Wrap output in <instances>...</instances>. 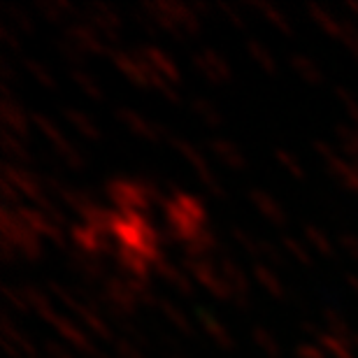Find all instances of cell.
I'll return each mask as SVG.
<instances>
[{
	"mask_svg": "<svg viewBox=\"0 0 358 358\" xmlns=\"http://www.w3.org/2000/svg\"><path fill=\"white\" fill-rule=\"evenodd\" d=\"M163 214H166V226L170 231V238L179 245L191 242L196 235L205 231L207 212L198 198L189 196V193L175 191L173 196L163 200Z\"/></svg>",
	"mask_w": 358,
	"mask_h": 358,
	"instance_id": "cell-1",
	"label": "cell"
},
{
	"mask_svg": "<svg viewBox=\"0 0 358 358\" xmlns=\"http://www.w3.org/2000/svg\"><path fill=\"white\" fill-rule=\"evenodd\" d=\"M142 10L154 26L173 35L175 40L198 38L200 28H203L198 7L182 3V0H154V3L142 5Z\"/></svg>",
	"mask_w": 358,
	"mask_h": 358,
	"instance_id": "cell-2",
	"label": "cell"
},
{
	"mask_svg": "<svg viewBox=\"0 0 358 358\" xmlns=\"http://www.w3.org/2000/svg\"><path fill=\"white\" fill-rule=\"evenodd\" d=\"M112 238L117 242V247L138 252L152 263H156V259L161 256V238H159V233H156V228L149 224V219L145 214L114 212Z\"/></svg>",
	"mask_w": 358,
	"mask_h": 358,
	"instance_id": "cell-3",
	"label": "cell"
},
{
	"mask_svg": "<svg viewBox=\"0 0 358 358\" xmlns=\"http://www.w3.org/2000/svg\"><path fill=\"white\" fill-rule=\"evenodd\" d=\"M105 193L114 205V212L119 214H145L149 207L156 203L163 205L161 193L156 184L147 182V179H126L117 177L105 184Z\"/></svg>",
	"mask_w": 358,
	"mask_h": 358,
	"instance_id": "cell-4",
	"label": "cell"
},
{
	"mask_svg": "<svg viewBox=\"0 0 358 358\" xmlns=\"http://www.w3.org/2000/svg\"><path fill=\"white\" fill-rule=\"evenodd\" d=\"M100 298L105 303L107 319H112L114 324H126L128 319H133L138 310L142 307L138 293H135L124 277L110 275L105 279V284L100 286Z\"/></svg>",
	"mask_w": 358,
	"mask_h": 358,
	"instance_id": "cell-5",
	"label": "cell"
},
{
	"mask_svg": "<svg viewBox=\"0 0 358 358\" xmlns=\"http://www.w3.org/2000/svg\"><path fill=\"white\" fill-rule=\"evenodd\" d=\"M47 289H49V296L59 300V303L66 307V310L73 314V317H77L84 326L89 328V333H93L96 338L105 340V342H117V335H114L112 326L107 324L105 314L91 310L87 303H82V300L77 298L73 291H68L66 286H61V284H56V282H49Z\"/></svg>",
	"mask_w": 358,
	"mask_h": 358,
	"instance_id": "cell-6",
	"label": "cell"
},
{
	"mask_svg": "<svg viewBox=\"0 0 358 358\" xmlns=\"http://www.w3.org/2000/svg\"><path fill=\"white\" fill-rule=\"evenodd\" d=\"M182 268L189 272L191 279L198 286L210 293L212 298L224 300V303H231V289H228L224 275H221L219 261L214 259H193V256H182Z\"/></svg>",
	"mask_w": 358,
	"mask_h": 358,
	"instance_id": "cell-7",
	"label": "cell"
},
{
	"mask_svg": "<svg viewBox=\"0 0 358 358\" xmlns=\"http://www.w3.org/2000/svg\"><path fill=\"white\" fill-rule=\"evenodd\" d=\"M170 147H173L175 152L182 156L186 163H189L191 170L200 179V184H203V189L210 191L214 198H226V189L221 186L219 177L212 173V168H210V163H207L205 154L200 152L196 145H191V142L184 140V138H173V140H170Z\"/></svg>",
	"mask_w": 358,
	"mask_h": 358,
	"instance_id": "cell-8",
	"label": "cell"
},
{
	"mask_svg": "<svg viewBox=\"0 0 358 358\" xmlns=\"http://www.w3.org/2000/svg\"><path fill=\"white\" fill-rule=\"evenodd\" d=\"M312 147L317 149V154L321 156V161H324V166L328 168V173L338 179L349 193H354V196L358 198V168L354 166V163L349 161L338 147L328 145V142H324V140H317Z\"/></svg>",
	"mask_w": 358,
	"mask_h": 358,
	"instance_id": "cell-9",
	"label": "cell"
},
{
	"mask_svg": "<svg viewBox=\"0 0 358 358\" xmlns=\"http://www.w3.org/2000/svg\"><path fill=\"white\" fill-rule=\"evenodd\" d=\"M45 321L54 328L56 333L61 335L63 340L68 342L70 347L77 349V352H82V354H87V356H93V358H103L105 356L96 347V342H93V335H89L87 331H82V328L75 324V319H70V317H66V314H61V312L54 310L52 314H47Z\"/></svg>",
	"mask_w": 358,
	"mask_h": 358,
	"instance_id": "cell-10",
	"label": "cell"
},
{
	"mask_svg": "<svg viewBox=\"0 0 358 358\" xmlns=\"http://www.w3.org/2000/svg\"><path fill=\"white\" fill-rule=\"evenodd\" d=\"M31 119H33V124L38 126V131H40L42 135H45L49 145H52V147L56 149V152H59V156L68 163L70 168H73V170H82V168H84L82 154L77 152V147L66 138V135H63V133L59 131V126H56L54 121L47 117V114L35 112Z\"/></svg>",
	"mask_w": 358,
	"mask_h": 358,
	"instance_id": "cell-11",
	"label": "cell"
},
{
	"mask_svg": "<svg viewBox=\"0 0 358 358\" xmlns=\"http://www.w3.org/2000/svg\"><path fill=\"white\" fill-rule=\"evenodd\" d=\"M193 68H196V73L207 80L210 84H228L233 77V68L228 59L217 49H198V52H193Z\"/></svg>",
	"mask_w": 358,
	"mask_h": 358,
	"instance_id": "cell-12",
	"label": "cell"
},
{
	"mask_svg": "<svg viewBox=\"0 0 358 358\" xmlns=\"http://www.w3.org/2000/svg\"><path fill=\"white\" fill-rule=\"evenodd\" d=\"M14 212L19 214V219L24 221V224L31 228L35 235H40V238H47L52 245H56L59 249H66L68 247V238H66V231L54 224L52 219L47 217L45 212L35 210L33 205H19V207H12Z\"/></svg>",
	"mask_w": 358,
	"mask_h": 358,
	"instance_id": "cell-13",
	"label": "cell"
},
{
	"mask_svg": "<svg viewBox=\"0 0 358 358\" xmlns=\"http://www.w3.org/2000/svg\"><path fill=\"white\" fill-rule=\"evenodd\" d=\"M63 38L87 56H110L112 54L110 42H107L100 33L93 31L89 24H84V21H73V24H68L66 31H63Z\"/></svg>",
	"mask_w": 358,
	"mask_h": 358,
	"instance_id": "cell-14",
	"label": "cell"
},
{
	"mask_svg": "<svg viewBox=\"0 0 358 358\" xmlns=\"http://www.w3.org/2000/svg\"><path fill=\"white\" fill-rule=\"evenodd\" d=\"M82 21L89 24L96 33L103 35L110 45L112 42H119V38H121V26H124V21H121V14L114 10L112 5H105V3L91 5L89 10L84 12Z\"/></svg>",
	"mask_w": 358,
	"mask_h": 358,
	"instance_id": "cell-15",
	"label": "cell"
},
{
	"mask_svg": "<svg viewBox=\"0 0 358 358\" xmlns=\"http://www.w3.org/2000/svg\"><path fill=\"white\" fill-rule=\"evenodd\" d=\"M70 240L75 242L77 252H84V254H91V256H100L103 252H112V242H114V238L110 233L98 231V228H91L87 224L70 226Z\"/></svg>",
	"mask_w": 358,
	"mask_h": 358,
	"instance_id": "cell-16",
	"label": "cell"
},
{
	"mask_svg": "<svg viewBox=\"0 0 358 358\" xmlns=\"http://www.w3.org/2000/svg\"><path fill=\"white\" fill-rule=\"evenodd\" d=\"M117 119L128 128V131L135 133V135H140V138H145V140H152V142L173 140V138H170V133L161 124H156V121L142 117L140 112L131 110V107H119V110H117Z\"/></svg>",
	"mask_w": 358,
	"mask_h": 358,
	"instance_id": "cell-17",
	"label": "cell"
},
{
	"mask_svg": "<svg viewBox=\"0 0 358 358\" xmlns=\"http://www.w3.org/2000/svg\"><path fill=\"white\" fill-rule=\"evenodd\" d=\"M0 117H3V131L14 138H28V117L19 100H14L12 91L3 87V100H0Z\"/></svg>",
	"mask_w": 358,
	"mask_h": 358,
	"instance_id": "cell-18",
	"label": "cell"
},
{
	"mask_svg": "<svg viewBox=\"0 0 358 358\" xmlns=\"http://www.w3.org/2000/svg\"><path fill=\"white\" fill-rule=\"evenodd\" d=\"M217 261H219L221 275H224L228 289H231L233 303L238 307H247L249 298H252V289H249V279L245 275V270H242L231 256H221V259H217Z\"/></svg>",
	"mask_w": 358,
	"mask_h": 358,
	"instance_id": "cell-19",
	"label": "cell"
},
{
	"mask_svg": "<svg viewBox=\"0 0 358 358\" xmlns=\"http://www.w3.org/2000/svg\"><path fill=\"white\" fill-rule=\"evenodd\" d=\"M154 272H156V275H159L166 284L173 286V289H175L177 293H182V296H184L186 300H193V298H196V286H193L191 275H189V272H186L182 266H177V263L168 261L163 254L159 256V259H156V263H154Z\"/></svg>",
	"mask_w": 358,
	"mask_h": 358,
	"instance_id": "cell-20",
	"label": "cell"
},
{
	"mask_svg": "<svg viewBox=\"0 0 358 358\" xmlns=\"http://www.w3.org/2000/svg\"><path fill=\"white\" fill-rule=\"evenodd\" d=\"M135 52L147 61V66L152 68L156 75H161L166 82L179 87V82H182V73H179V66L173 61V56L163 52L161 47H154V45H142V47L135 49Z\"/></svg>",
	"mask_w": 358,
	"mask_h": 358,
	"instance_id": "cell-21",
	"label": "cell"
},
{
	"mask_svg": "<svg viewBox=\"0 0 358 358\" xmlns=\"http://www.w3.org/2000/svg\"><path fill=\"white\" fill-rule=\"evenodd\" d=\"M70 266L75 268V275L82 279V282L91 286H103L105 279L110 277L107 275V268L105 263L98 259V256H91V254H84V252H77L70 256Z\"/></svg>",
	"mask_w": 358,
	"mask_h": 358,
	"instance_id": "cell-22",
	"label": "cell"
},
{
	"mask_svg": "<svg viewBox=\"0 0 358 358\" xmlns=\"http://www.w3.org/2000/svg\"><path fill=\"white\" fill-rule=\"evenodd\" d=\"M303 331L310 335V338L317 342V345L324 349V352L331 358H356V349L352 342L338 338V335L328 333V331H319V328H312L310 324L303 326Z\"/></svg>",
	"mask_w": 358,
	"mask_h": 358,
	"instance_id": "cell-23",
	"label": "cell"
},
{
	"mask_svg": "<svg viewBox=\"0 0 358 358\" xmlns=\"http://www.w3.org/2000/svg\"><path fill=\"white\" fill-rule=\"evenodd\" d=\"M3 347L12 358H33L35 354H40V352H35L31 340H28L26 335L14 326L10 314H5L3 317Z\"/></svg>",
	"mask_w": 358,
	"mask_h": 358,
	"instance_id": "cell-24",
	"label": "cell"
},
{
	"mask_svg": "<svg viewBox=\"0 0 358 358\" xmlns=\"http://www.w3.org/2000/svg\"><path fill=\"white\" fill-rule=\"evenodd\" d=\"M196 317H198V324L203 326L205 335L214 342V345L221 347V349H226V352H233V349H235V338H233V333L228 331L226 324H221V321L214 317L210 310H203V307H198Z\"/></svg>",
	"mask_w": 358,
	"mask_h": 358,
	"instance_id": "cell-25",
	"label": "cell"
},
{
	"mask_svg": "<svg viewBox=\"0 0 358 358\" xmlns=\"http://www.w3.org/2000/svg\"><path fill=\"white\" fill-rule=\"evenodd\" d=\"M207 149H210V152L217 156L228 170L240 173V170L247 168V159H245V154H242V149L231 140L217 138V135H214V138H210V142H207Z\"/></svg>",
	"mask_w": 358,
	"mask_h": 358,
	"instance_id": "cell-26",
	"label": "cell"
},
{
	"mask_svg": "<svg viewBox=\"0 0 358 358\" xmlns=\"http://www.w3.org/2000/svg\"><path fill=\"white\" fill-rule=\"evenodd\" d=\"M249 200H252V205L256 207V212H259L266 221H270L272 226H286L289 217H286L282 203H277L268 191L252 189L249 191Z\"/></svg>",
	"mask_w": 358,
	"mask_h": 358,
	"instance_id": "cell-27",
	"label": "cell"
},
{
	"mask_svg": "<svg viewBox=\"0 0 358 358\" xmlns=\"http://www.w3.org/2000/svg\"><path fill=\"white\" fill-rule=\"evenodd\" d=\"M249 7L259 12L272 28H277V31L282 35H286V38H291V35H293V26H291L289 17H286L279 7H275L272 3H266V0H254V3H249Z\"/></svg>",
	"mask_w": 358,
	"mask_h": 358,
	"instance_id": "cell-28",
	"label": "cell"
},
{
	"mask_svg": "<svg viewBox=\"0 0 358 358\" xmlns=\"http://www.w3.org/2000/svg\"><path fill=\"white\" fill-rule=\"evenodd\" d=\"M252 277L263 286V289H266L268 296H272L275 300H284L286 298V289H284L282 279H279L277 272L272 270L270 266H266V263H254Z\"/></svg>",
	"mask_w": 358,
	"mask_h": 358,
	"instance_id": "cell-29",
	"label": "cell"
},
{
	"mask_svg": "<svg viewBox=\"0 0 358 358\" xmlns=\"http://www.w3.org/2000/svg\"><path fill=\"white\" fill-rule=\"evenodd\" d=\"M307 12H310L312 21L328 35V38L342 42V35H345V21L335 19L333 14L321 5H307Z\"/></svg>",
	"mask_w": 358,
	"mask_h": 358,
	"instance_id": "cell-30",
	"label": "cell"
},
{
	"mask_svg": "<svg viewBox=\"0 0 358 358\" xmlns=\"http://www.w3.org/2000/svg\"><path fill=\"white\" fill-rule=\"evenodd\" d=\"M291 68L296 70V75L305 84H312V87L324 84V70H321L319 63L310 59L307 54H291Z\"/></svg>",
	"mask_w": 358,
	"mask_h": 358,
	"instance_id": "cell-31",
	"label": "cell"
},
{
	"mask_svg": "<svg viewBox=\"0 0 358 358\" xmlns=\"http://www.w3.org/2000/svg\"><path fill=\"white\" fill-rule=\"evenodd\" d=\"M191 112L196 114L207 128H212V131H219V128L224 126V114H221V110L212 103L210 98H203V96L193 98L191 100Z\"/></svg>",
	"mask_w": 358,
	"mask_h": 358,
	"instance_id": "cell-32",
	"label": "cell"
},
{
	"mask_svg": "<svg viewBox=\"0 0 358 358\" xmlns=\"http://www.w3.org/2000/svg\"><path fill=\"white\" fill-rule=\"evenodd\" d=\"M303 233H305V242H307V247L314 249L321 259H328L331 261L333 256H335V242L328 238V235L321 231L319 226H314V224H305L303 228Z\"/></svg>",
	"mask_w": 358,
	"mask_h": 358,
	"instance_id": "cell-33",
	"label": "cell"
},
{
	"mask_svg": "<svg viewBox=\"0 0 358 358\" xmlns=\"http://www.w3.org/2000/svg\"><path fill=\"white\" fill-rule=\"evenodd\" d=\"M159 310H161V314L166 317L170 324H173L179 333H184L186 338H193L196 335V328H193V324H191V319L186 317V314L179 310V307L173 303V300H168V298H159Z\"/></svg>",
	"mask_w": 358,
	"mask_h": 358,
	"instance_id": "cell-34",
	"label": "cell"
},
{
	"mask_svg": "<svg viewBox=\"0 0 358 358\" xmlns=\"http://www.w3.org/2000/svg\"><path fill=\"white\" fill-rule=\"evenodd\" d=\"M247 54L252 56V61L259 66L263 73H266L268 77H275L277 75V59L272 56L270 49L263 45L261 40L256 38H249L247 40Z\"/></svg>",
	"mask_w": 358,
	"mask_h": 358,
	"instance_id": "cell-35",
	"label": "cell"
},
{
	"mask_svg": "<svg viewBox=\"0 0 358 358\" xmlns=\"http://www.w3.org/2000/svg\"><path fill=\"white\" fill-rule=\"evenodd\" d=\"M63 117H66L68 124L73 126L77 133H82L84 138L96 140V142H98L100 138H103V135H100L98 124L89 117V114H84V112H80V110H73V107H66V110H63Z\"/></svg>",
	"mask_w": 358,
	"mask_h": 358,
	"instance_id": "cell-36",
	"label": "cell"
},
{
	"mask_svg": "<svg viewBox=\"0 0 358 358\" xmlns=\"http://www.w3.org/2000/svg\"><path fill=\"white\" fill-rule=\"evenodd\" d=\"M184 249V256H193V259H212V254L217 252V238L207 231L196 235L191 242H186V245H182Z\"/></svg>",
	"mask_w": 358,
	"mask_h": 358,
	"instance_id": "cell-37",
	"label": "cell"
},
{
	"mask_svg": "<svg viewBox=\"0 0 358 358\" xmlns=\"http://www.w3.org/2000/svg\"><path fill=\"white\" fill-rule=\"evenodd\" d=\"M38 12L42 14V19L49 21V24H63V21L75 14V5L68 3V0H54V3L38 5Z\"/></svg>",
	"mask_w": 358,
	"mask_h": 358,
	"instance_id": "cell-38",
	"label": "cell"
},
{
	"mask_svg": "<svg viewBox=\"0 0 358 358\" xmlns=\"http://www.w3.org/2000/svg\"><path fill=\"white\" fill-rule=\"evenodd\" d=\"M70 80H73L77 87L82 89L84 96H89L93 100H103V87L98 84V80L93 77L89 70L84 68H70Z\"/></svg>",
	"mask_w": 358,
	"mask_h": 358,
	"instance_id": "cell-39",
	"label": "cell"
},
{
	"mask_svg": "<svg viewBox=\"0 0 358 358\" xmlns=\"http://www.w3.org/2000/svg\"><path fill=\"white\" fill-rule=\"evenodd\" d=\"M252 340H254V345L261 349V354H266L268 358H282V345H279L277 338L268 328L256 326L252 331Z\"/></svg>",
	"mask_w": 358,
	"mask_h": 358,
	"instance_id": "cell-40",
	"label": "cell"
},
{
	"mask_svg": "<svg viewBox=\"0 0 358 358\" xmlns=\"http://www.w3.org/2000/svg\"><path fill=\"white\" fill-rule=\"evenodd\" d=\"M282 245L286 249V254L293 256V261H298L300 266H305V268H312L314 266V256L310 252V247H307V242L293 238V235H284Z\"/></svg>",
	"mask_w": 358,
	"mask_h": 358,
	"instance_id": "cell-41",
	"label": "cell"
},
{
	"mask_svg": "<svg viewBox=\"0 0 358 358\" xmlns=\"http://www.w3.org/2000/svg\"><path fill=\"white\" fill-rule=\"evenodd\" d=\"M324 321H326V331L328 333H333V335H338V338H342V340H347V342H352L354 345V335H356V331L352 326L347 324L345 319L340 317L338 312L335 310H324ZM356 349V347H354Z\"/></svg>",
	"mask_w": 358,
	"mask_h": 358,
	"instance_id": "cell-42",
	"label": "cell"
},
{
	"mask_svg": "<svg viewBox=\"0 0 358 358\" xmlns=\"http://www.w3.org/2000/svg\"><path fill=\"white\" fill-rule=\"evenodd\" d=\"M231 233H233V240L238 242V245L245 249V252L252 256V259L259 261V256H261V245H263V240L261 238H256V235H252L249 231H245V228H240V226H233L231 228Z\"/></svg>",
	"mask_w": 358,
	"mask_h": 358,
	"instance_id": "cell-43",
	"label": "cell"
},
{
	"mask_svg": "<svg viewBox=\"0 0 358 358\" xmlns=\"http://www.w3.org/2000/svg\"><path fill=\"white\" fill-rule=\"evenodd\" d=\"M26 70L31 73V77L38 84H42L45 89H54L56 87V77L52 75V70H49L45 63L40 61H33V59H26Z\"/></svg>",
	"mask_w": 358,
	"mask_h": 358,
	"instance_id": "cell-44",
	"label": "cell"
},
{
	"mask_svg": "<svg viewBox=\"0 0 358 358\" xmlns=\"http://www.w3.org/2000/svg\"><path fill=\"white\" fill-rule=\"evenodd\" d=\"M275 159H277L279 166H282L291 177H296V179H305V177H307V175H305L303 163H300L291 152H286V149H277V152H275Z\"/></svg>",
	"mask_w": 358,
	"mask_h": 358,
	"instance_id": "cell-45",
	"label": "cell"
},
{
	"mask_svg": "<svg viewBox=\"0 0 358 358\" xmlns=\"http://www.w3.org/2000/svg\"><path fill=\"white\" fill-rule=\"evenodd\" d=\"M3 149H5V156H14V159H17V166H24V163L31 161V154L26 152V147L21 145L19 138H14V135L5 131H3Z\"/></svg>",
	"mask_w": 358,
	"mask_h": 358,
	"instance_id": "cell-46",
	"label": "cell"
},
{
	"mask_svg": "<svg viewBox=\"0 0 358 358\" xmlns=\"http://www.w3.org/2000/svg\"><path fill=\"white\" fill-rule=\"evenodd\" d=\"M3 296H5L7 303H12L14 307H17V312H21V314L31 312V305H28V298H26L24 284H21V286L5 284V286H3Z\"/></svg>",
	"mask_w": 358,
	"mask_h": 358,
	"instance_id": "cell-47",
	"label": "cell"
},
{
	"mask_svg": "<svg viewBox=\"0 0 358 358\" xmlns=\"http://www.w3.org/2000/svg\"><path fill=\"white\" fill-rule=\"evenodd\" d=\"M256 263H266V266H270V268H282L286 261H284V254L279 252V247H275L268 240H263L261 256H259V261H256Z\"/></svg>",
	"mask_w": 358,
	"mask_h": 358,
	"instance_id": "cell-48",
	"label": "cell"
},
{
	"mask_svg": "<svg viewBox=\"0 0 358 358\" xmlns=\"http://www.w3.org/2000/svg\"><path fill=\"white\" fill-rule=\"evenodd\" d=\"M114 354H117V358H145L142 349L128 338H117V342H114Z\"/></svg>",
	"mask_w": 358,
	"mask_h": 358,
	"instance_id": "cell-49",
	"label": "cell"
},
{
	"mask_svg": "<svg viewBox=\"0 0 358 358\" xmlns=\"http://www.w3.org/2000/svg\"><path fill=\"white\" fill-rule=\"evenodd\" d=\"M217 10L224 14V17L231 21V24L238 28V31H242V28L247 26V21H245V17H242V12L238 10L235 5H231V3H219L217 5Z\"/></svg>",
	"mask_w": 358,
	"mask_h": 358,
	"instance_id": "cell-50",
	"label": "cell"
},
{
	"mask_svg": "<svg viewBox=\"0 0 358 358\" xmlns=\"http://www.w3.org/2000/svg\"><path fill=\"white\" fill-rule=\"evenodd\" d=\"M296 358H331L317 342H300L296 347Z\"/></svg>",
	"mask_w": 358,
	"mask_h": 358,
	"instance_id": "cell-51",
	"label": "cell"
},
{
	"mask_svg": "<svg viewBox=\"0 0 358 358\" xmlns=\"http://www.w3.org/2000/svg\"><path fill=\"white\" fill-rule=\"evenodd\" d=\"M342 45H345L352 56L358 61V28L345 21V35H342Z\"/></svg>",
	"mask_w": 358,
	"mask_h": 358,
	"instance_id": "cell-52",
	"label": "cell"
},
{
	"mask_svg": "<svg viewBox=\"0 0 358 358\" xmlns=\"http://www.w3.org/2000/svg\"><path fill=\"white\" fill-rule=\"evenodd\" d=\"M338 242H340V247L345 249V252L358 263V235H354V233H340Z\"/></svg>",
	"mask_w": 358,
	"mask_h": 358,
	"instance_id": "cell-53",
	"label": "cell"
},
{
	"mask_svg": "<svg viewBox=\"0 0 358 358\" xmlns=\"http://www.w3.org/2000/svg\"><path fill=\"white\" fill-rule=\"evenodd\" d=\"M45 358H75V354L70 352V349H66L63 345H59V342H52L47 340L45 342Z\"/></svg>",
	"mask_w": 358,
	"mask_h": 358,
	"instance_id": "cell-54",
	"label": "cell"
},
{
	"mask_svg": "<svg viewBox=\"0 0 358 358\" xmlns=\"http://www.w3.org/2000/svg\"><path fill=\"white\" fill-rule=\"evenodd\" d=\"M14 17V24H17L21 31H26V33H31L33 31V21L28 19V14L24 12V10H14V7H10V10H7Z\"/></svg>",
	"mask_w": 358,
	"mask_h": 358,
	"instance_id": "cell-55",
	"label": "cell"
},
{
	"mask_svg": "<svg viewBox=\"0 0 358 358\" xmlns=\"http://www.w3.org/2000/svg\"><path fill=\"white\" fill-rule=\"evenodd\" d=\"M347 284L352 286V291L358 296V277L356 275H347Z\"/></svg>",
	"mask_w": 358,
	"mask_h": 358,
	"instance_id": "cell-56",
	"label": "cell"
},
{
	"mask_svg": "<svg viewBox=\"0 0 358 358\" xmlns=\"http://www.w3.org/2000/svg\"><path fill=\"white\" fill-rule=\"evenodd\" d=\"M354 347H356V352H358V333L354 335Z\"/></svg>",
	"mask_w": 358,
	"mask_h": 358,
	"instance_id": "cell-57",
	"label": "cell"
},
{
	"mask_svg": "<svg viewBox=\"0 0 358 358\" xmlns=\"http://www.w3.org/2000/svg\"><path fill=\"white\" fill-rule=\"evenodd\" d=\"M173 358H177V356H173Z\"/></svg>",
	"mask_w": 358,
	"mask_h": 358,
	"instance_id": "cell-58",
	"label": "cell"
}]
</instances>
